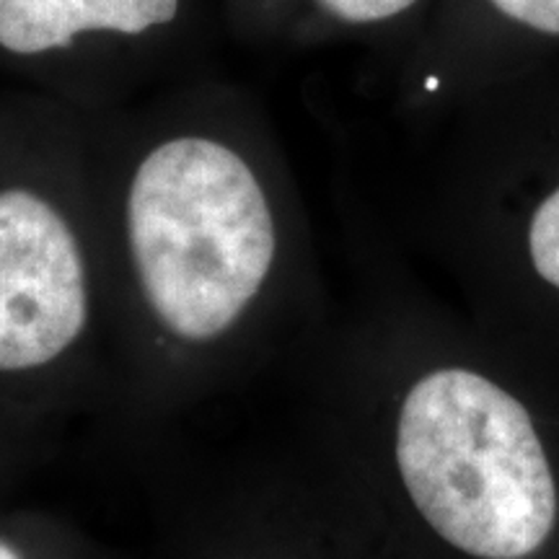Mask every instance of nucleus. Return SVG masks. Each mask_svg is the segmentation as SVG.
<instances>
[{
  "instance_id": "obj_5",
  "label": "nucleus",
  "mask_w": 559,
  "mask_h": 559,
  "mask_svg": "<svg viewBox=\"0 0 559 559\" xmlns=\"http://www.w3.org/2000/svg\"><path fill=\"white\" fill-rule=\"evenodd\" d=\"M528 249L536 272L559 288V190L536 207L528 228Z\"/></svg>"
},
{
  "instance_id": "obj_6",
  "label": "nucleus",
  "mask_w": 559,
  "mask_h": 559,
  "mask_svg": "<svg viewBox=\"0 0 559 559\" xmlns=\"http://www.w3.org/2000/svg\"><path fill=\"white\" fill-rule=\"evenodd\" d=\"M330 16L347 21V24H373L404 13L417 0H317Z\"/></svg>"
},
{
  "instance_id": "obj_4",
  "label": "nucleus",
  "mask_w": 559,
  "mask_h": 559,
  "mask_svg": "<svg viewBox=\"0 0 559 559\" xmlns=\"http://www.w3.org/2000/svg\"><path fill=\"white\" fill-rule=\"evenodd\" d=\"M179 0H0V47L45 55L86 34L138 37L174 21Z\"/></svg>"
},
{
  "instance_id": "obj_7",
  "label": "nucleus",
  "mask_w": 559,
  "mask_h": 559,
  "mask_svg": "<svg viewBox=\"0 0 559 559\" xmlns=\"http://www.w3.org/2000/svg\"><path fill=\"white\" fill-rule=\"evenodd\" d=\"M508 19L544 34H559V0H489Z\"/></svg>"
},
{
  "instance_id": "obj_2",
  "label": "nucleus",
  "mask_w": 559,
  "mask_h": 559,
  "mask_svg": "<svg viewBox=\"0 0 559 559\" xmlns=\"http://www.w3.org/2000/svg\"><path fill=\"white\" fill-rule=\"evenodd\" d=\"M396 466L425 523L469 557L526 559L555 528L557 487L531 415L474 370H432L407 391Z\"/></svg>"
},
{
  "instance_id": "obj_8",
  "label": "nucleus",
  "mask_w": 559,
  "mask_h": 559,
  "mask_svg": "<svg viewBox=\"0 0 559 559\" xmlns=\"http://www.w3.org/2000/svg\"><path fill=\"white\" fill-rule=\"evenodd\" d=\"M0 559H21V557L9 547V544H0Z\"/></svg>"
},
{
  "instance_id": "obj_1",
  "label": "nucleus",
  "mask_w": 559,
  "mask_h": 559,
  "mask_svg": "<svg viewBox=\"0 0 559 559\" xmlns=\"http://www.w3.org/2000/svg\"><path fill=\"white\" fill-rule=\"evenodd\" d=\"M124 230L140 296L185 345L241 324L275 270L280 230L254 166L210 135H174L135 166Z\"/></svg>"
},
{
  "instance_id": "obj_3",
  "label": "nucleus",
  "mask_w": 559,
  "mask_h": 559,
  "mask_svg": "<svg viewBox=\"0 0 559 559\" xmlns=\"http://www.w3.org/2000/svg\"><path fill=\"white\" fill-rule=\"evenodd\" d=\"M91 285L75 228L39 192L0 190V370L50 366L86 332Z\"/></svg>"
}]
</instances>
